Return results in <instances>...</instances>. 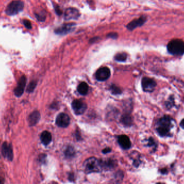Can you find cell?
<instances>
[{
	"mask_svg": "<svg viewBox=\"0 0 184 184\" xmlns=\"http://www.w3.org/2000/svg\"><path fill=\"white\" fill-rule=\"evenodd\" d=\"M173 119L170 116L165 115L158 119L156 125V129L161 137L171 136V130L173 127Z\"/></svg>",
	"mask_w": 184,
	"mask_h": 184,
	"instance_id": "6da1fadb",
	"label": "cell"
},
{
	"mask_svg": "<svg viewBox=\"0 0 184 184\" xmlns=\"http://www.w3.org/2000/svg\"><path fill=\"white\" fill-rule=\"evenodd\" d=\"M85 172L87 174L91 173L100 172L103 168L102 161L95 157L86 159L83 163Z\"/></svg>",
	"mask_w": 184,
	"mask_h": 184,
	"instance_id": "7a4b0ae2",
	"label": "cell"
},
{
	"mask_svg": "<svg viewBox=\"0 0 184 184\" xmlns=\"http://www.w3.org/2000/svg\"><path fill=\"white\" fill-rule=\"evenodd\" d=\"M168 52L175 56H181L184 54V42L179 39L171 41L168 44Z\"/></svg>",
	"mask_w": 184,
	"mask_h": 184,
	"instance_id": "3957f363",
	"label": "cell"
},
{
	"mask_svg": "<svg viewBox=\"0 0 184 184\" xmlns=\"http://www.w3.org/2000/svg\"><path fill=\"white\" fill-rule=\"evenodd\" d=\"M24 4L21 1H13L10 3L5 9V13L9 16L18 14L23 9Z\"/></svg>",
	"mask_w": 184,
	"mask_h": 184,
	"instance_id": "277c9868",
	"label": "cell"
},
{
	"mask_svg": "<svg viewBox=\"0 0 184 184\" xmlns=\"http://www.w3.org/2000/svg\"><path fill=\"white\" fill-rule=\"evenodd\" d=\"M76 26L74 23H64L54 30V33L59 35H65L73 31Z\"/></svg>",
	"mask_w": 184,
	"mask_h": 184,
	"instance_id": "5b68a950",
	"label": "cell"
},
{
	"mask_svg": "<svg viewBox=\"0 0 184 184\" xmlns=\"http://www.w3.org/2000/svg\"><path fill=\"white\" fill-rule=\"evenodd\" d=\"M72 107L74 113L77 115H80L85 112L86 110L87 109V104L85 102L76 99L73 101L72 103Z\"/></svg>",
	"mask_w": 184,
	"mask_h": 184,
	"instance_id": "8992f818",
	"label": "cell"
},
{
	"mask_svg": "<svg viewBox=\"0 0 184 184\" xmlns=\"http://www.w3.org/2000/svg\"><path fill=\"white\" fill-rule=\"evenodd\" d=\"M157 83L156 81L149 77H144L142 80V87L143 90L145 92H153L155 87H156Z\"/></svg>",
	"mask_w": 184,
	"mask_h": 184,
	"instance_id": "52a82bcc",
	"label": "cell"
},
{
	"mask_svg": "<svg viewBox=\"0 0 184 184\" xmlns=\"http://www.w3.org/2000/svg\"><path fill=\"white\" fill-rule=\"evenodd\" d=\"M111 73L110 69L106 66L99 69L95 74V77L97 80L103 82L107 80L111 76Z\"/></svg>",
	"mask_w": 184,
	"mask_h": 184,
	"instance_id": "ba28073f",
	"label": "cell"
},
{
	"mask_svg": "<svg viewBox=\"0 0 184 184\" xmlns=\"http://www.w3.org/2000/svg\"><path fill=\"white\" fill-rule=\"evenodd\" d=\"M56 123L60 128H67L70 123V118L66 113H59L56 118Z\"/></svg>",
	"mask_w": 184,
	"mask_h": 184,
	"instance_id": "9c48e42d",
	"label": "cell"
},
{
	"mask_svg": "<svg viewBox=\"0 0 184 184\" xmlns=\"http://www.w3.org/2000/svg\"><path fill=\"white\" fill-rule=\"evenodd\" d=\"M80 16V13L77 8H69L66 9L64 13V19L66 21L77 19Z\"/></svg>",
	"mask_w": 184,
	"mask_h": 184,
	"instance_id": "30bf717a",
	"label": "cell"
},
{
	"mask_svg": "<svg viewBox=\"0 0 184 184\" xmlns=\"http://www.w3.org/2000/svg\"><path fill=\"white\" fill-rule=\"evenodd\" d=\"M146 17L145 16H142L138 19H135L130 22L127 25V28L130 31L134 30L135 29L137 28V27H141L144 24L146 21Z\"/></svg>",
	"mask_w": 184,
	"mask_h": 184,
	"instance_id": "8fae6325",
	"label": "cell"
},
{
	"mask_svg": "<svg viewBox=\"0 0 184 184\" xmlns=\"http://www.w3.org/2000/svg\"><path fill=\"white\" fill-rule=\"evenodd\" d=\"M2 154L4 158L10 161H12L14 154L12 145L7 142H5L2 146Z\"/></svg>",
	"mask_w": 184,
	"mask_h": 184,
	"instance_id": "7c38bea8",
	"label": "cell"
},
{
	"mask_svg": "<svg viewBox=\"0 0 184 184\" xmlns=\"http://www.w3.org/2000/svg\"><path fill=\"white\" fill-rule=\"evenodd\" d=\"M26 83V76H23L19 79L17 87L15 89L14 94L17 97H21L23 94L24 89Z\"/></svg>",
	"mask_w": 184,
	"mask_h": 184,
	"instance_id": "4fadbf2b",
	"label": "cell"
},
{
	"mask_svg": "<svg viewBox=\"0 0 184 184\" xmlns=\"http://www.w3.org/2000/svg\"><path fill=\"white\" fill-rule=\"evenodd\" d=\"M118 143L121 147L124 150L130 149L131 146L130 139L126 135H121L118 136Z\"/></svg>",
	"mask_w": 184,
	"mask_h": 184,
	"instance_id": "5bb4252c",
	"label": "cell"
},
{
	"mask_svg": "<svg viewBox=\"0 0 184 184\" xmlns=\"http://www.w3.org/2000/svg\"><path fill=\"white\" fill-rule=\"evenodd\" d=\"M40 118V113L38 111H33L29 116V124L30 126H35L38 123Z\"/></svg>",
	"mask_w": 184,
	"mask_h": 184,
	"instance_id": "9a60e30c",
	"label": "cell"
},
{
	"mask_svg": "<svg viewBox=\"0 0 184 184\" xmlns=\"http://www.w3.org/2000/svg\"><path fill=\"white\" fill-rule=\"evenodd\" d=\"M40 140L44 145H47L52 141V135L47 131H43L40 135Z\"/></svg>",
	"mask_w": 184,
	"mask_h": 184,
	"instance_id": "2e32d148",
	"label": "cell"
},
{
	"mask_svg": "<svg viewBox=\"0 0 184 184\" xmlns=\"http://www.w3.org/2000/svg\"><path fill=\"white\" fill-rule=\"evenodd\" d=\"M77 90L81 95H86L88 91V85L85 82H81L78 85Z\"/></svg>",
	"mask_w": 184,
	"mask_h": 184,
	"instance_id": "e0dca14e",
	"label": "cell"
},
{
	"mask_svg": "<svg viewBox=\"0 0 184 184\" xmlns=\"http://www.w3.org/2000/svg\"><path fill=\"white\" fill-rule=\"evenodd\" d=\"M35 16L39 21L44 22L46 17V12L44 9L38 10L35 12Z\"/></svg>",
	"mask_w": 184,
	"mask_h": 184,
	"instance_id": "ac0fdd59",
	"label": "cell"
},
{
	"mask_svg": "<svg viewBox=\"0 0 184 184\" xmlns=\"http://www.w3.org/2000/svg\"><path fill=\"white\" fill-rule=\"evenodd\" d=\"M122 123L127 126H130L132 124V118L129 115H124L121 118Z\"/></svg>",
	"mask_w": 184,
	"mask_h": 184,
	"instance_id": "d6986e66",
	"label": "cell"
},
{
	"mask_svg": "<svg viewBox=\"0 0 184 184\" xmlns=\"http://www.w3.org/2000/svg\"><path fill=\"white\" fill-rule=\"evenodd\" d=\"M127 58V55L125 52L118 53L115 56V59L118 62H124Z\"/></svg>",
	"mask_w": 184,
	"mask_h": 184,
	"instance_id": "ffe728a7",
	"label": "cell"
},
{
	"mask_svg": "<svg viewBox=\"0 0 184 184\" xmlns=\"http://www.w3.org/2000/svg\"><path fill=\"white\" fill-rule=\"evenodd\" d=\"M174 105H175L174 98L172 96H171L168 101H166L165 106L168 109H170L171 108H172Z\"/></svg>",
	"mask_w": 184,
	"mask_h": 184,
	"instance_id": "44dd1931",
	"label": "cell"
},
{
	"mask_svg": "<svg viewBox=\"0 0 184 184\" xmlns=\"http://www.w3.org/2000/svg\"><path fill=\"white\" fill-rule=\"evenodd\" d=\"M148 146L149 147H153V150L154 151H155L157 147V144L156 143L155 140L153 139L152 138H149L148 139Z\"/></svg>",
	"mask_w": 184,
	"mask_h": 184,
	"instance_id": "7402d4cb",
	"label": "cell"
},
{
	"mask_svg": "<svg viewBox=\"0 0 184 184\" xmlns=\"http://www.w3.org/2000/svg\"><path fill=\"white\" fill-rule=\"evenodd\" d=\"M37 85V82L35 81H32L31 82L29 85H28V87H27V89H26V91L29 92V93H31V92H33V90H35L36 87Z\"/></svg>",
	"mask_w": 184,
	"mask_h": 184,
	"instance_id": "603a6c76",
	"label": "cell"
},
{
	"mask_svg": "<svg viewBox=\"0 0 184 184\" xmlns=\"http://www.w3.org/2000/svg\"><path fill=\"white\" fill-rule=\"evenodd\" d=\"M65 155L67 157H71L72 156H73L74 154V149L72 147H68L67 149H66V151H65Z\"/></svg>",
	"mask_w": 184,
	"mask_h": 184,
	"instance_id": "cb8c5ba5",
	"label": "cell"
},
{
	"mask_svg": "<svg viewBox=\"0 0 184 184\" xmlns=\"http://www.w3.org/2000/svg\"><path fill=\"white\" fill-rule=\"evenodd\" d=\"M111 90L113 94H120L121 93V90L116 85H113L111 87Z\"/></svg>",
	"mask_w": 184,
	"mask_h": 184,
	"instance_id": "d4e9b609",
	"label": "cell"
},
{
	"mask_svg": "<svg viewBox=\"0 0 184 184\" xmlns=\"http://www.w3.org/2000/svg\"><path fill=\"white\" fill-rule=\"evenodd\" d=\"M23 23L24 26H25L26 28L28 29H31L32 28L31 23L30 21H29L28 19H23Z\"/></svg>",
	"mask_w": 184,
	"mask_h": 184,
	"instance_id": "484cf974",
	"label": "cell"
},
{
	"mask_svg": "<svg viewBox=\"0 0 184 184\" xmlns=\"http://www.w3.org/2000/svg\"><path fill=\"white\" fill-rule=\"evenodd\" d=\"M107 37L111 38L113 39H116L118 37V34L116 33H111L107 35Z\"/></svg>",
	"mask_w": 184,
	"mask_h": 184,
	"instance_id": "4316f807",
	"label": "cell"
},
{
	"mask_svg": "<svg viewBox=\"0 0 184 184\" xmlns=\"http://www.w3.org/2000/svg\"><path fill=\"white\" fill-rule=\"evenodd\" d=\"M54 10H55V12H56V14L58 15H60L62 14V11L61 9H60L59 6L57 5H54Z\"/></svg>",
	"mask_w": 184,
	"mask_h": 184,
	"instance_id": "83f0119b",
	"label": "cell"
},
{
	"mask_svg": "<svg viewBox=\"0 0 184 184\" xmlns=\"http://www.w3.org/2000/svg\"><path fill=\"white\" fill-rule=\"evenodd\" d=\"M160 172L162 175H165V174H166L168 173V170H167V169L166 168H162V169H161L160 170Z\"/></svg>",
	"mask_w": 184,
	"mask_h": 184,
	"instance_id": "f1b7e54d",
	"label": "cell"
},
{
	"mask_svg": "<svg viewBox=\"0 0 184 184\" xmlns=\"http://www.w3.org/2000/svg\"><path fill=\"white\" fill-rule=\"evenodd\" d=\"M111 151V149H110V148H106V149H104V150L102 151V152L104 153V154H107V153H109V152H110Z\"/></svg>",
	"mask_w": 184,
	"mask_h": 184,
	"instance_id": "f546056e",
	"label": "cell"
},
{
	"mask_svg": "<svg viewBox=\"0 0 184 184\" xmlns=\"http://www.w3.org/2000/svg\"><path fill=\"white\" fill-rule=\"evenodd\" d=\"M180 127H181L182 129H184V118L183 119H182L181 122L180 123Z\"/></svg>",
	"mask_w": 184,
	"mask_h": 184,
	"instance_id": "4dcf8cb0",
	"label": "cell"
},
{
	"mask_svg": "<svg viewBox=\"0 0 184 184\" xmlns=\"http://www.w3.org/2000/svg\"><path fill=\"white\" fill-rule=\"evenodd\" d=\"M97 38H98V37L93 38H92V39H90V42H94L95 41H97Z\"/></svg>",
	"mask_w": 184,
	"mask_h": 184,
	"instance_id": "1f68e13d",
	"label": "cell"
}]
</instances>
